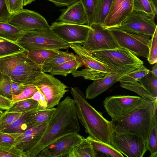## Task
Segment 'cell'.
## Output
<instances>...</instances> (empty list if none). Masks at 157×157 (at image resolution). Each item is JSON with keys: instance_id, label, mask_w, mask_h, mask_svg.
<instances>
[{"instance_id": "cell-1", "label": "cell", "mask_w": 157, "mask_h": 157, "mask_svg": "<svg viewBox=\"0 0 157 157\" xmlns=\"http://www.w3.org/2000/svg\"><path fill=\"white\" fill-rule=\"evenodd\" d=\"M80 129L74 100L67 96L57 105L40 140L24 153L25 157H36L42 149L59 138Z\"/></svg>"}, {"instance_id": "cell-2", "label": "cell", "mask_w": 157, "mask_h": 157, "mask_svg": "<svg viewBox=\"0 0 157 157\" xmlns=\"http://www.w3.org/2000/svg\"><path fill=\"white\" fill-rule=\"evenodd\" d=\"M71 90L78 120L86 133L95 140L111 144L113 131L111 121L105 119L101 112L90 105L78 87H71Z\"/></svg>"}, {"instance_id": "cell-3", "label": "cell", "mask_w": 157, "mask_h": 157, "mask_svg": "<svg viewBox=\"0 0 157 157\" xmlns=\"http://www.w3.org/2000/svg\"><path fill=\"white\" fill-rule=\"evenodd\" d=\"M157 98L146 100L120 118L111 120L113 130L136 135L147 144Z\"/></svg>"}, {"instance_id": "cell-4", "label": "cell", "mask_w": 157, "mask_h": 157, "mask_svg": "<svg viewBox=\"0 0 157 157\" xmlns=\"http://www.w3.org/2000/svg\"><path fill=\"white\" fill-rule=\"evenodd\" d=\"M25 51L0 57V72L23 85L32 84L42 73L41 65L30 59Z\"/></svg>"}, {"instance_id": "cell-5", "label": "cell", "mask_w": 157, "mask_h": 157, "mask_svg": "<svg viewBox=\"0 0 157 157\" xmlns=\"http://www.w3.org/2000/svg\"><path fill=\"white\" fill-rule=\"evenodd\" d=\"M16 43L26 51L40 49L60 50L70 47V44L57 36L50 27L24 32Z\"/></svg>"}, {"instance_id": "cell-6", "label": "cell", "mask_w": 157, "mask_h": 157, "mask_svg": "<svg viewBox=\"0 0 157 157\" xmlns=\"http://www.w3.org/2000/svg\"><path fill=\"white\" fill-rule=\"evenodd\" d=\"M95 58L119 73H128L144 64L143 62L127 49H115L90 52Z\"/></svg>"}, {"instance_id": "cell-7", "label": "cell", "mask_w": 157, "mask_h": 157, "mask_svg": "<svg viewBox=\"0 0 157 157\" xmlns=\"http://www.w3.org/2000/svg\"><path fill=\"white\" fill-rule=\"evenodd\" d=\"M32 84L38 88L47 101V109L54 108L68 91L67 87L52 75L42 72Z\"/></svg>"}, {"instance_id": "cell-8", "label": "cell", "mask_w": 157, "mask_h": 157, "mask_svg": "<svg viewBox=\"0 0 157 157\" xmlns=\"http://www.w3.org/2000/svg\"><path fill=\"white\" fill-rule=\"evenodd\" d=\"M119 46L125 48L137 57L147 58L150 37L127 32L117 28L108 29Z\"/></svg>"}, {"instance_id": "cell-9", "label": "cell", "mask_w": 157, "mask_h": 157, "mask_svg": "<svg viewBox=\"0 0 157 157\" xmlns=\"http://www.w3.org/2000/svg\"><path fill=\"white\" fill-rule=\"evenodd\" d=\"M82 47L88 51L109 50L120 47L110 31L103 25L93 23L90 26Z\"/></svg>"}, {"instance_id": "cell-10", "label": "cell", "mask_w": 157, "mask_h": 157, "mask_svg": "<svg viewBox=\"0 0 157 157\" xmlns=\"http://www.w3.org/2000/svg\"><path fill=\"white\" fill-rule=\"evenodd\" d=\"M111 144L128 157H142L147 151L146 144L140 137L113 130Z\"/></svg>"}, {"instance_id": "cell-11", "label": "cell", "mask_w": 157, "mask_h": 157, "mask_svg": "<svg viewBox=\"0 0 157 157\" xmlns=\"http://www.w3.org/2000/svg\"><path fill=\"white\" fill-rule=\"evenodd\" d=\"M155 18L144 12L133 10L117 28L127 32L151 37L157 29Z\"/></svg>"}, {"instance_id": "cell-12", "label": "cell", "mask_w": 157, "mask_h": 157, "mask_svg": "<svg viewBox=\"0 0 157 157\" xmlns=\"http://www.w3.org/2000/svg\"><path fill=\"white\" fill-rule=\"evenodd\" d=\"M145 100L139 96L113 95L105 99L104 106L111 120H114L121 117Z\"/></svg>"}, {"instance_id": "cell-13", "label": "cell", "mask_w": 157, "mask_h": 157, "mask_svg": "<svg viewBox=\"0 0 157 157\" xmlns=\"http://www.w3.org/2000/svg\"><path fill=\"white\" fill-rule=\"evenodd\" d=\"M52 31L63 41L69 44L83 45L87 38L90 27L85 25L54 22L50 26Z\"/></svg>"}, {"instance_id": "cell-14", "label": "cell", "mask_w": 157, "mask_h": 157, "mask_svg": "<svg viewBox=\"0 0 157 157\" xmlns=\"http://www.w3.org/2000/svg\"><path fill=\"white\" fill-rule=\"evenodd\" d=\"M84 138L78 132L64 135L46 146L36 157H68L72 149Z\"/></svg>"}, {"instance_id": "cell-15", "label": "cell", "mask_w": 157, "mask_h": 157, "mask_svg": "<svg viewBox=\"0 0 157 157\" xmlns=\"http://www.w3.org/2000/svg\"><path fill=\"white\" fill-rule=\"evenodd\" d=\"M7 22L24 32L50 27L39 13L24 9L12 14Z\"/></svg>"}, {"instance_id": "cell-16", "label": "cell", "mask_w": 157, "mask_h": 157, "mask_svg": "<svg viewBox=\"0 0 157 157\" xmlns=\"http://www.w3.org/2000/svg\"><path fill=\"white\" fill-rule=\"evenodd\" d=\"M133 2V0H113L103 26L107 29L119 26L132 11Z\"/></svg>"}, {"instance_id": "cell-17", "label": "cell", "mask_w": 157, "mask_h": 157, "mask_svg": "<svg viewBox=\"0 0 157 157\" xmlns=\"http://www.w3.org/2000/svg\"><path fill=\"white\" fill-rule=\"evenodd\" d=\"M50 120L23 132L17 133L14 145L24 153L30 149L41 139Z\"/></svg>"}, {"instance_id": "cell-18", "label": "cell", "mask_w": 157, "mask_h": 157, "mask_svg": "<svg viewBox=\"0 0 157 157\" xmlns=\"http://www.w3.org/2000/svg\"><path fill=\"white\" fill-rule=\"evenodd\" d=\"M70 48L75 53L77 58L86 68L106 73L117 72L94 57L90 52L84 49L81 45L71 43L70 44Z\"/></svg>"}, {"instance_id": "cell-19", "label": "cell", "mask_w": 157, "mask_h": 157, "mask_svg": "<svg viewBox=\"0 0 157 157\" xmlns=\"http://www.w3.org/2000/svg\"><path fill=\"white\" fill-rule=\"evenodd\" d=\"M127 73L118 72L108 73L103 78L94 81L88 86L86 90V98L91 99L96 98L119 81L121 78Z\"/></svg>"}, {"instance_id": "cell-20", "label": "cell", "mask_w": 157, "mask_h": 157, "mask_svg": "<svg viewBox=\"0 0 157 157\" xmlns=\"http://www.w3.org/2000/svg\"><path fill=\"white\" fill-rule=\"evenodd\" d=\"M62 13L56 21L78 25L87 24L88 20L83 7L79 0L60 10Z\"/></svg>"}, {"instance_id": "cell-21", "label": "cell", "mask_w": 157, "mask_h": 157, "mask_svg": "<svg viewBox=\"0 0 157 157\" xmlns=\"http://www.w3.org/2000/svg\"><path fill=\"white\" fill-rule=\"evenodd\" d=\"M56 108L38 110L36 108L27 115L25 124L27 130L39 126L50 120L55 113Z\"/></svg>"}, {"instance_id": "cell-22", "label": "cell", "mask_w": 157, "mask_h": 157, "mask_svg": "<svg viewBox=\"0 0 157 157\" xmlns=\"http://www.w3.org/2000/svg\"><path fill=\"white\" fill-rule=\"evenodd\" d=\"M157 103H156L153 114L150 131L146 144L150 157H157Z\"/></svg>"}, {"instance_id": "cell-23", "label": "cell", "mask_w": 157, "mask_h": 157, "mask_svg": "<svg viewBox=\"0 0 157 157\" xmlns=\"http://www.w3.org/2000/svg\"><path fill=\"white\" fill-rule=\"evenodd\" d=\"M77 57L72 53L59 51L58 54L48 59L41 65V71L49 72L52 68Z\"/></svg>"}, {"instance_id": "cell-24", "label": "cell", "mask_w": 157, "mask_h": 157, "mask_svg": "<svg viewBox=\"0 0 157 157\" xmlns=\"http://www.w3.org/2000/svg\"><path fill=\"white\" fill-rule=\"evenodd\" d=\"M97 155L91 143L84 137L72 149L68 157H96Z\"/></svg>"}, {"instance_id": "cell-25", "label": "cell", "mask_w": 157, "mask_h": 157, "mask_svg": "<svg viewBox=\"0 0 157 157\" xmlns=\"http://www.w3.org/2000/svg\"><path fill=\"white\" fill-rule=\"evenodd\" d=\"M83 65L77 57L52 68L48 72L52 75L66 76L70 73H74L78 68L83 67Z\"/></svg>"}, {"instance_id": "cell-26", "label": "cell", "mask_w": 157, "mask_h": 157, "mask_svg": "<svg viewBox=\"0 0 157 157\" xmlns=\"http://www.w3.org/2000/svg\"><path fill=\"white\" fill-rule=\"evenodd\" d=\"M113 0H97L95 8L94 23L103 25L107 17Z\"/></svg>"}, {"instance_id": "cell-27", "label": "cell", "mask_w": 157, "mask_h": 157, "mask_svg": "<svg viewBox=\"0 0 157 157\" xmlns=\"http://www.w3.org/2000/svg\"><path fill=\"white\" fill-rule=\"evenodd\" d=\"M86 139L90 142L93 148L97 152L103 153L108 156L123 157L124 156L111 144L95 140L90 136Z\"/></svg>"}, {"instance_id": "cell-28", "label": "cell", "mask_w": 157, "mask_h": 157, "mask_svg": "<svg viewBox=\"0 0 157 157\" xmlns=\"http://www.w3.org/2000/svg\"><path fill=\"white\" fill-rule=\"evenodd\" d=\"M59 50L40 49L25 52L28 56L36 64L41 65L45 61L59 53Z\"/></svg>"}, {"instance_id": "cell-29", "label": "cell", "mask_w": 157, "mask_h": 157, "mask_svg": "<svg viewBox=\"0 0 157 157\" xmlns=\"http://www.w3.org/2000/svg\"><path fill=\"white\" fill-rule=\"evenodd\" d=\"M24 32L8 22H0V38L16 43Z\"/></svg>"}, {"instance_id": "cell-30", "label": "cell", "mask_w": 157, "mask_h": 157, "mask_svg": "<svg viewBox=\"0 0 157 157\" xmlns=\"http://www.w3.org/2000/svg\"><path fill=\"white\" fill-rule=\"evenodd\" d=\"M33 110L22 113L20 117L13 123L5 126L0 131L9 134L21 133L27 130L25 124L27 116Z\"/></svg>"}, {"instance_id": "cell-31", "label": "cell", "mask_w": 157, "mask_h": 157, "mask_svg": "<svg viewBox=\"0 0 157 157\" xmlns=\"http://www.w3.org/2000/svg\"><path fill=\"white\" fill-rule=\"evenodd\" d=\"M38 102L30 98L21 100L12 103L6 112L24 113L36 108Z\"/></svg>"}, {"instance_id": "cell-32", "label": "cell", "mask_w": 157, "mask_h": 157, "mask_svg": "<svg viewBox=\"0 0 157 157\" xmlns=\"http://www.w3.org/2000/svg\"><path fill=\"white\" fill-rule=\"evenodd\" d=\"M138 82L152 97L157 98V77L152 74L150 71Z\"/></svg>"}, {"instance_id": "cell-33", "label": "cell", "mask_w": 157, "mask_h": 157, "mask_svg": "<svg viewBox=\"0 0 157 157\" xmlns=\"http://www.w3.org/2000/svg\"><path fill=\"white\" fill-rule=\"evenodd\" d=\"M120 83L122 87L135 92L144 99L153 101L156 99L152 97L138 81L121 82Z\"/></svg>"}, {"instance_id": "cell-34", "label": "cell", "mask_w": 157, "mask_h": 157, "mask_svg": "<svg viewBox=\"0 0 157 157\" xmlns=\"http://www.w3.org/2000/svg\"><path fill=\"white\" fill-rule=\"evenodd\" d=\"M25 51L16 43L0 38V57Z\"/></svg>"}, {"instance_id": "cell-35", "label": "cell", "mask_w": 157, "mask_h": 157, "mask_svg": "<svg viewBox=\"0 0 157 157\" xmlns=\"http://www.w3.org/2000/svg\"><path fill=\"white\" fill-rule=\"evenodd\" d=\"M150 70L143 64L136 69L122 76L119 81L120 82L135 81L139 80L147 74Z\"/></svg>"}, {"instance_id": "cell-36", "label": "cell", "mask_w": 157, "mask_h": 157, "mask_svg": "<svg viewBox=\"0 0 157 157\" xmlns=\"http://www.w3.org/2000/svg\"><path fill=\"white\" fill-rule=\"evenodd\" d=\"M86 67L80 71H76L72 73L74 77H82L84 78L96 81L103 78L107 74Z\"/></svg>"}, {"instance_id": "cell-37", "label": "cell", "mask_w": 157, "mask_h": 157, "mask_svg": "<svg viewBox=\"0 0 157 157\" xmlns=\"http://www.w3.org/2000/svg\"><path fill=\"white\" fill-rule=\"evenodd\" d=\"M133 9L144 12L155 17L157 9L149 0H133Z\"/></svg>"}, {"instance_id": "cell-38", "label": "cell", "mask_w": 157, "mask_h": 157, "mask_svg": "<svg viewBox=\"0 0 157 157\" xmlns=\"http://www.w3.org/2000/svg\"><path fill=\"white\" fill-rule=\"evenodd\" d=\"M11 81L9 76L0 72V95L11 100L13 95Z\"/></svg>"}, {"instance_id": "cell-39", "label": "cell", "mask_w": 157, "mask_h": 157, "mask_svg": "<svg viewBox=\"0 0 157 157\" xmlns=\"http://www.w3.org/2000/svg\"><path fill=\"white\" fill-rule=\"evenodd\" d=\"M25 157L24 152L14 145L0 144V157Z\"/></svg>"}, {"instance_id": "cell-40", "label": "cell", "mask_w": 157, "mask_h": 157, "mask_svg": "<svg viewBox=\"0 0 157 157\" xmlns=\"http://www.w3.org/2000/svg\"><path fill=\"white\" fill-rule=\"evenodd\" d=\"M37 90L36 87L33 84L24 85L23 90L21 94L13 95L12 102L31 98Z\"/></svg>"}, {"instance_id": "cell-41", "label": "cell", "mask_w": 157, "mask_h": 157, "mask_svg": "<svg viewBox=\"0 0 157 157\" xmlns=\"http://www.w3.org/2000/svg\"><path fill=\"white\" fill-rule=\"evenodd\" d=\"M82 4L87 16V25L90 26L94 23V13L97 0H79Z\"/></svg>"}, {"instance_id": "cell-42", "label": "cell", "mask_w": 157, "mask_h": 157, "mask_svg": "<svg viewBox=\"0 0 157 157\" xmlns=\"http://www.w3.org/2000/svg\"><path fill=\"white\" fill-rule=\"evenodd\" d=\"M149 63L151 65L157 62V30L150 40L148 56L147 58Z\"/></svg>"}, {"instance_id": "cell-43", "label": "cell", "mask_w": 157, "mask_h": 157, "mask_svg": "<svg viewBox=\"0 0 157 157\" xmlns=\"http://www.w3.org/2000/svg\"><path fill=\"white\" fill-rule=\"evenodd\" d=\"M22 113L4 112L0 117V131L5 126L11 124L18 119Z\"/></svg>"}, {"instance_id": "cell-44", "label": "cell", "mask_w": 157, "mask_h": 157, "mask_svg": "<svg viewBox=\"0 0 157 157\" xmlns=\"http://www.w3.org/2000/svg\"><path fill=\"white\" fill-rule=\"evenodd\" d=\"M9 13L12 14L23 9V0H5Z\"/></svg>"}, {"instance_id": "cell-45", "label": "cell", "mask_w": 157, "mask_h": 157, "mask_svg": "<svg viewBox=\"0 0 157 157\" xmlns=\"http://www.w3.org/2000/svg\"><path fill=\"white\" fill-rule=\"evenodd\" d=\"M12 14L8 10L5 0H0V22H7Z\"/></svg>"}, {"instance_id": "cell-46", "label": "cell", "mask_w": 157, "mask_h": 157, "mask_svg": "<svg viewBox=\"0 0 157 157\" xmlns=\"http://www.w3.org/2000/svg\"><path fill=\"white\" fill-rule=\"evenodd\" d=\"M17 133L9 134L0 131V144L14 145Z\"/></svg>"}, {"instance_id": "cell-47", "label": "cell", "mask_w": 157, "mask_h": 157, "mask_svg": "<svg viewBox=\"0 0 157 157\" xmlns=\"http://www.w3.org/2000/svg\"><path fill=\"white\" fill-rule=\"evenodd\" d=\"M11 86L13 95H17L21 94L24 88V85L11 80Z\"/></svg>"}, {"instance_id": "cell-48", "label": "cell", "mask_w": 157, "mask_h": 157, "mask_svg": "<svg viewBox=\"0 0 157 157\" xmlns=\"http://www.w3.org/2000/svg\"><path fill=\"white\" fill-rule=\"evenodd\" d=\"M12 102L11 100L0 95V109L6 110L11 106Z\"/></svg>"}, {"instance_id": "cell-49", "label": "cell", "mask_w": 157, "mask_h": 157, "mask_svg": "<svg viewBox=\"0 0 157 157\" xmlns=\"http://www.w3.org/2000/svg\"><path fill=\"white\" fill-rule=\"evenodd\" d=\"M36 88L40 92V100L38 103L36 109L38 110L46 109L47 107V100L44 94L38 88Z\"/></svg>"}, {"instance_id": "cell-50", "label": "cell", "mask_w": 157, "mask_h": 157, "mask_svg": "<svg viewBox=\"0 0 157 157\" xmlns=\"http://www.w3.org/2000/svg\"><path fill=\"white\" fill-rule=\"evenodd\" d=\"M59 6H69L78 1V0H48Z\"/></svg>"}, {"instance_id": "cell-51", "label": "cell", "mask_w": 157, "mask_h": 157, "mask_svg": "<svg viewBox=\"0 0 157 157\" xmlns=\"http://www.w3.org/2000/svg\"><path fill=\"white\" fill-rule=\"evenodd\" d=\"M37 90L30 98L37 101L38 103L40 100V92L38 89Z\"/></svg>"}, {"instance_id": "cell-52", "label": "cell", "mask_w": 157, "mask_h": 157, "mask_svg": "<svg viewBox=\"0 0 157 157\" xmlns=\"http://www.w3.org/2000/svg\"><path fill=\"white\" fill-rule=\"evenodd\" d=\"M152 74L155 76L157 77V63L155 64L153 67L152 70L150 71Z\"/></svg>"}, {"instance_id": "cell-53", "label": "cell", "mask_w": 157, "mask_h": 157, "mask_svg": "<svg viewBox=\"0 0 157 157\" xmlns=\"http://www.w3.org/2000/svg\"><path fill=\"white\" fill-rule=\"evenodd\" d=\"M35 0H23V5L25 6L28 4L31 3L35 1Z\"/></svg>"}, {"instance_id": "cell-54", "label": "cell", "mask_w": 157, "mask_h": 157, "mask_svg": "<svg viewBox=\"0 0 157 157\" xmlns=\"http://www.w3.org/2000/svg\"><path fill=\"white\" fill-rule=\"evenodd\" d=\"M151 3L153 5L155 8L157 9V0H150Z\"/></svg>"}, {"instance_id": "cell-55", "label": "cell", "mask_w": 157, "mask_h": 157, "mask_svg": "<svg viewBox=\"0 0 157 157\" xmlns=\"http://www.w3.org/2000/svg\"><path fill=\"white\" fill-rule=\"evenodd\" d=\"M4 112H3L2 110L0 109V117L4 113Z\"/></svg>"}, {"instance_id": "cell-56", "label": "cell", "mask_w": 157, "mask_h": 157, "mask_svg": "<svg viewBox=\"0 0 157 157\" xmlns=\"http://www.w3.org/2000/svg\"><path fill=\"white\" fill-rule=\"evenodd\" d=\"M150 1H151V0H149Z\"/></svg>"}]
</instances>
